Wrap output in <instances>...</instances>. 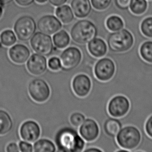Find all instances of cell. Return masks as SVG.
I'll use <instances>...</instances> for the list:
<instances>
[{"mask_svg": "<svg viewBox=\"0 0 152 152\" xmlns=\"http://www.w3.org/2000/svg\"><path fill=\"white\" fill-rule=\"evenodd\" d=\"M116 6L121 10H127L129 7L132 0H114Z\"/></svg>", "mask_w": 152, "mask_h": 152, "instance_id": "cell-34", "label": "cell"}, {"mask_svg": "<svg viewBox=\"0 0 152 152\" xmlns=\"http://www.w3.org/2000/svg\"><path fill=\"white\" fill-rule=\"evenodd\" d=\"M3 4L0 1V18L2 16L3 14Z\"/></svg>", "mask_w": 152, "mask_h": 152, "instance_id": "cell-40", "label": "cell"}, {"mask_svg": "<svg viewBox=\"0 0 152 152\" xmlns=\"http://www.w3.org/2000/svg\"><path fill=\"white\" fill-rule=\"evenodd\" d=\"M17 3L21 6H28L33 3L34 0H16Z\"/></svg>", "mask_w": 152, "mask_h": 152, "instance_id": "cell-36", "label": "cell"}, {"mask_svg": "<svg viewBox=\"0 0 152 152\" xmlns=\"http://www.w3.org/2000/svg\"><path fill=\"white\" fill-rule=\"evenodd\" d=\"M72 86L73 91L77 96L85 97L91 91V81L86 74H78L72 80Z\"/></svg>", "mask_w": 152, "mask_h": 152, "instance_id": "cell-13", "label": "cell"}, {"mask_svg": "<svg viewBox=\"0 0 152 152\" xmlns=\"http://www.w3.org/2000/svg\"><path fill=\"white\" fill-rule=\"evenodd\" d=\"M71 5L74 14L78 18L86 17L91 10L89 0H72Z\"/></svg>", "mask_w": 152, "mask_h": 152, "instance_id": "cell-17", "label": "cell"}, {"mask_svg": "<svg viewBox=\"0 0 152 152\" xmlns=\"http://www.w3.org/2000/svg\"><path fill=\"white\" fill-rule=\"evenodd\" d=\"M56 15L62 23L68 24L74 19V14L70 6L64 5L59 6L56 10Z\"/></svg>", "mask_w": 152, "mask_h": 152, "instance_id": "cell-20", "label": "cell"}, {"mask_svg": "<svg viewBox=\"0 0 152 152\" xmlns=\"http://www.w3.org/2000/svg\"><path fill=\"white\" fill-rule=\"evenodd\" d=\"M50 4L56 6H59L64 4L67 0H48Z\"/></svg>", "mask_w": 152, "mask_h": 152, "instance_id": "cell-37", "label": "cell"}, {"mask_svg": "<svg viewBox=\"0 0 152 152\" xmlns=\"http://www.w3.org/2000/svg\"><path fill=\"white\" fill-rule=\"evenodd\" d=\"M7 152H19L20 151L18 145L15 143H11L8 145L6 148Z\"/></svg>", "mask_w": 152, "mask_h": 152, "instance_id": "cell-35", "label": "cell"}, {"mask_svg": "<svg viewBox=\"0 0 152 152\" xmlns=\"http://www.w3.org/2000/svg\"><path fill=\"white\" fill-rule=\"evenodd\" d=\"M88 50L89 53L94 57L101 58L106 55L107 47L104 40L95 37L89 42Z\"/></svg>", "mask_w": 152, "mask_h": 152, "instance_id": "cell-18", "label": "cell"}, {"mask_svg": "<svg viewBox=\"0 0 152 152\" xmlns=\"http://www.w3.org/2000/svg\"><path fill=\"white\" fill-rule=\"evenodd\" d=\"M84 152H102V151L99 149V148H87L84 150Z\"/></svg>", "mask_w": 152, "mask_h": 152, "instance_id": "cell-38", "label": "cell"}, {"mask_svg": "<svg viewBox=\"0 0 152 152\" xmlns=\"http://www.w3.org/2000/svg\"><path fill=\"white\" fill-rule=\"evenodd\" d=\"M97 27L88 20H81L74 24L71 30L73 41L78 44L88 43L97 35Z\"/></svg>", "mask_w": 152, "mask_h": 152, "instance_id": "cell-3", "label": "cell"}, {"mask_svg": "<svg viewBox=\"0 0 152 152\" xmlns=\"http://www.w3.org/2000/svg\"><path fill=\"white\" fill-rule=\"evenodd\" d=\"M140 29L145 37L152 39V17H147L142 21Z\"/></svg>", "mask_w": 152, "mask_h": 152, "instance_id": "cell-28", "label": "cell"}, {"mask_svg": "<svg viewBox=\"0 0 152 152\" xmlns=\"http://www.w3.org/2000/svg\"><path fill=\"white\" fill-rule=\"evenodd\" d=\"M33 147V151L35 152H54L56 151L55 144L48 139L37 140Z\"/></svg>", "mask_w": 152, "mask_h": 152, "instance_id": "cell-21", "label": "cell"}, {"mask_svg": "<svg viewBox=\"0 0 152 152\" xmlns=\"http://www.w3.org/2000/svg\"><path fill=\"white\" fill-rule=\"evenodd\" d=\"M37 28L42 33L51 35L57 32L62 28L59 20L53 15H45L39 19Z\"/></svg>", "mask_w": 152, "mask_h": 152, "instance_id": "cell-11", "label": "cell"}, {"mask_svg": "<svg viewBox=\"0 0 152 152\" xmlns=\"http://www.w3.org/2000/svg\"><path fill=\"white\" fill-rule=\"evenodd\" d=\"M134 37L126 29L111 33L107 39L110 50L114 53H124L129 50L134 45Z\"/></svg>", "mask_w": 152, "mask_h": 152, "instance_id": "cell-2", "label": "cell"}, {"mask_svg": "<svg viewBox=\"0 0 152 152\" xmlns=\"http://www.w3.org/2000/svg\"><path fill=\"white\" fill-rule=\"evenodd\" d=\"M62 70L70 71L80 64L82 59V54L80 50L76 47L66 48L60 55Z\"/></svg>", "mask_w": 152, "mask_h": 152, "instance_id": "cell-8", "label": "cell"}, {"mask_svg": "<svg viewBox=\"0 0 152 152\" xmlns=\"http://www.w3.org/2000/svg\"><path fill=\"white\" fill-rule=\"evenodd\" d=\"M30 44L34 51L44 56L50 55L55 50L50 36L41 32L34 34L31 38Z\"/></svg>", "mask_w": 152, "mask_h": 152, "instance_id": "cell-5", "label": "cell"}, {"mask_svg": "<svg viewBox=\"0 0 152 152\" xmlns=\"http://www.w3.org/2000/svg\"><path fill=\"white\" fill-rule=\"evenodd\" d=\"M27 69L34 75L43 74L48 68V61L45 57L39 53H33L28 60Z\"/></svg>", "mask_w": 152, "mask_h": 152, "instance_id": "cell-15", "label": "cell"}, {"mask_svg": "<svg viewBox=\"0 0 152 152\" xmlns=\"http://www.w3.org/2000/svg\"><path fill=\"white\" fill-rule=\"evenodd\" d=\"M112 0H91L93 7L97 10H103L109 7Z\"/></svg>", "mask_w": 152, "mask_h": 152, "instance_id": "cell-30", "label": "cell"}, {"mask_svg": "<svg viewBox=\"0 0 152 152\" xmlns=\"http://www.w3.org/2000/svg\"><path fill=\"white\" fill-rule=\"evenodd\" d=\"M144 130L148 137L152 139V114L147 118L145 122Z\"/></svg>", "mask_w": 152, "mask_h": 152, "instance_id": "cell-32", "label": "cell"}, {"mask_svg": "<svg viewBox=\"0 0 152 152\" xmlns=\"http://www.w3.org/2000/svg\"><path fill=\"white\" fill-rule=\"evenodd\" d=\"M106 26L109 30L116 32L123 29L124 26V23L121 17L116 15H113L109 17L107 19Z\"/></svg>", "mask_w": 152, "mask_h": 152, "instance_id": "cell-25", "label": "cell"}, {"mask_svg": "<svg viewBox=\"0 0 152 152\" xmlns=\"http://www.w3.org/2000/svg\"><path fill=\"white\" fill-rule=\"evenodd\" d=\"M10 59L17 64H23L27 61L30 55V51L26 46L17 44L11 48L9 51Z\"/></svg>", "mask_w": 152, "mask_h": 152, "instance_id": "cell-16", "label": "cell"}, {"mask_svg": "<svg viewBox=\"0 0 152 152\" xmlns=\"http://www.w3.org/2000/svg\"><path fill=\"white\" fill-rule=\"evenodd\" d=\"M85 116L82 113L80 112H74L70 117V121L71 124L74 127H78L80 126L82 124L85 120Z\"/></svg>", "mask_w": 152, "mask_h": 152, "instance_id": "cell-29", "label": "cell"}, {"mask_svg": "<svg viewBox=\"0 0 152 152\" xmlns=\"http://www.w3.org/2000/svg\"><path fill=\"white\" fill-rule=\"evenodd\" d=\"M47 1H48V0H36L37 2L39 3H41V4H43V3H45Z\"/></svg>", "mask_w": 152, "mask_h": 152, "instance_id": "cell-41", "label": "cell"}, {"mask_svg": "<svg viewBox=\"0 0 152 152\" xmlns=\"http://www.w3.org/2000/svg\"><path fill=\"white\" fill-rule=\"evenodd\" d=\"M28 91L33 100L44 102L48 100L50 95V89L45 80L37 78L31 80L28 86Z\"/></svg>", "mask_w": 152, "mask_h": 152, "instance_id": "cell-7", "label": "cell"}, {"mask_svg": "<svg viewBox=\"0 0 152 152\" xmlns=\"http://www.w3.org/2000/svg\"><path fill=\"white\" fill-rule=\"evenodd\" d=\"M21 137L27 142H34L39 139L41 135L39 125L33 121H25L20 129Z\"/></svg>", "mask_w": 152, "mask_h": 152, "instance_id": "cell-12", "label": "cell"}, {"mask_svg": "<svg viewBox=\"0 0 152 152\" xmlns=\"http://www.w3.org/2000/svg\"><path fill=\"white\" fill-rule=\"evenodd\" d=\"M115 65L109 58H102L96 62L94 67L96 77L102 82H107L113 77L115 72Z\"/></svg>", "mask_w": 152, "mask_h": 152, "instance_id": "cell-9", "label": "cell"}, {"mask_svg": "<svg viewBox=\"0 0 152 152\" xmlns=\"http://www.w3.org/2000/svg\"><path fill=\"white\" fill-rule=\"evenodd\" d=\"M79 132L80 136L87 142L95 141L99 136V126L95 120L91 118L85 119L80 126Z\"/></svg>", "mask_w": 152, "mask_h": 152, "instance_id": "cell-14", "label": "cell"}, {"mask_svg": "<svg viewBox=\"0 0 152 152\" xmlns=\"http://www.w3.org/2000/svg\"><path fill=\"white\" fill-rule=\"evenodd\" d=\"M1 37H0V46H1Z\"/></svg>", "mask_w": 152, "mask_h": 152, "instance_id": "cell-42", "label": "cell"}, {"mask_svg": "<svg viewBox=\"0 0 152 152\" xmlns=\"http://www.w3.org/2000/svg\"><path fill=\"white\" fill-rule=\"evenodd\" d=\"M53 41L56 48L64 49L70 44V37L69 34L64 30L56 32L53 37Z\"/></svg>", "mask_w": 152, "mask_h": 152, "instance_id": "cell-22", "label": "cell"}, {"mask_svg": "<svg viewBox=\"0 0 152 152\" xmlns=\"http://www.w3.org/2000/svg\"><path fill=\"white\" fill-rule=\"evenodd\" d=\"M48 66L50 69L57 71L61 69V64L59 58L57 57H52L49 59L48 61Z\"/></svg>", "mask_w": 152, "mask_h": 152, "instance_id": "cell-31", "label": "cell"}, {"mask_svg": "<svg viewBox=\"0 0 152 152\" xmlns=\"http://www.w3.org/2000/svg\"><path fill=\"white\" fill-rule=\"evenodd\" d=\"M19 148L20 151L23 152H32L33 151V145L26 141L20 142Z\"/></svg>", "mask_w": 152, "mask_h": 152, "instance_id": "cell-33", "label": "cell"}, {"mask_svg": "<svg viewBox=\"0 0 152 152\" xmlns=\"http://www.w3.org/2000/svg\"><path fill=\"white\" fill-rule=\"evenodd\" d=\"M129 7L133 14L140 15L145 12L148 8V3L146 0H132Z\"/></svg>", "mask_w": 152, "mask_h": 152, "instance_id": "cell-26", "label": "cell"}, {"mask_svg": "<svg viewBox=\"0 0 152 152\" xmlns=\"http://www.w3.org/2000/svg\"><path fill=\"white\" fill-rule=\"evenodd\" d=\"M122 123L116 118H109L105 120L103 125V129L107 135L115 138L122 128Z\"/></svg>", "mask_w": 152, "mask_h": 152, "instance_id": "cell-19", "label": "cell"}, {"mask_svg": "<svg viewBox=\"0 0 152 152\" xmlns=\"http://www.w3.org/2000/svg\"><path fill=\"white\" fill-rule=\"evenodd\" d=\"M12 127V120L10 115L5 111L0 110V135L7 134Z\"/></svg>", "mask_w": 152, "mask_h": 152, "instance_id": "cell-23", "label": "cell"}, {"mask_svg": "<svg viewBox=\"0 0 152 152\" xmlns=\"http://www.w3.org/2000/svg\"><path fill=\"white\" fill-rule=\"evenodd\" d=\"M37 29L35 21L31 17L24 16L19 18L15 24L14 30L19 39L28 41L32 37Z\"/></svg>", "mask_w": 152, "mask_h": 152, "instance_id": "cell-6", "label": "cell"}, {"mask_svg": "<svg viewBox=\"0 0 152 152\" xmlns=\"http://www.w3.org/2000/svg\"><path fill=\"white\" fill-rule=\"evenodd\" d=\"M56 145L58 152H80L84 150L85 142L74 128L64 127L56 134Z\"/></svg>", "mask_w": 152, "mask_h": 152, "instance_id": "cell-1", "label": "cell"}, {"mask_svg": "<svg viewBox=\"0 0 152 152\" xmlns=\"http://www.w3.org/2000/svg\"><path fill=\"white\" fill-rule=\"evenodd\" d=\"M130 109V102L127 97L118 95L110 101L107 110L110 115L115 118H121L125 116Z\"/></svg>", "mask_w": 152, "mask_h": 152, "instance_id": "cell-10", "label": "cell"}, {"mask_svg": "<svg viewBox=\"0 0 152 152\" xmlns=\"http://www.w3.org/2000/svg\"><path fill=\"white\" fill-rule=\"evenodd\" d=\"M142 134L138 127L128 125L121 128L116 136L118 144L121 148L129 151H134L142 141Z\"/></svg>", "mask_w": 152, "mask_h": 152, "instance_id": "cell-4", "label": "cell"}, {"mask_svg": "<svg viewBox=\"0 0 152 152\" xmlns=\"http://www.w3.org/2000/svg\"><path fill=\"white\" fill-rule=\"evenodd\" d=\"M1 40L2 44L6 46H10L16 42V37L13 31L10 30L3 31L1 34Z\"/></svg>", "mask_w": 152, "mask_h": 152, "instance_id": "cell-27", "label": "cell"}, {"mask_svg": "<svg viewBox=\"0 0 152 152\" xmlns=\"http://www.w3.org/2000/svg\"><path fill=\"white\" fill-rule=\"evenodd\" d=\"M139 55L144 61L152 64V41L144 42L140 45Z\"/></svg>", "mask_w": 152, "mask_h": 152, "instance_id": "cell-24", "label": "cell"}, {"mask_svg": "<svg viewBox=\"0 0 152 152\" xmlns=\"http://www.w3.org/2000/svg\"><path fill=\"white\" fill-rule=\"evenodd\" d=\"M12 1V0H0V1L3 4H8Z\"/></svg>", "mask_w": 152, "mask_h": 152, "instance_id": "cell-39", "label": "cell"}]
</instances>
